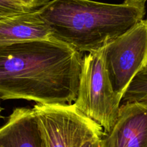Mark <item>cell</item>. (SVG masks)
Listing matches in <instances>:
<instances>
[{
  "mask_svg": "<svg viewBox=\"0 0 147 147\" xmlns=\"http://www.w3.org/2000/svg\"><path fill=\"white\" fill-rule=\"evenodd\" d=\"M83 58L55 39L0 46V98L70 105L77 97Z\"/></svg>",
  "mask_w": 147,
  "mask_h": 147,
  "instance_id": "1",
  "label": "cell"
},
{
  "mask_svg": "<svg viewBox=\"0 0 147 147\" xmlns=\"http://www.w3.org/2000/svg\"><path fill=\"white\" fill-rule=\"evenodd\" d=\"M146 0L109 4L91 0H49L38 9L53 39L80 53L97 51L143 20Z\"/></svg>",
  "mask_w": 147,
  "mask_h": 147,
  "instance_id": "2",
  "label": "cell"
},
{
  "mask_svg": "<svg viewBox=\"0 0 147 147\" xmlns=\"http://www.w3.org/2000/svg\"><path fill=\"white\" fill-rule=\"evenodd\" d=\"M103 49L83 56L78 92L73 105L84 115L110 132L116 122L121 99L113 91L104 64Z\"/></svg>",
  "mask_w": 147,
  "mask_h": 147,
  "instance_id": "3",
  "label": "cell"
},
{
  "mask_svg": "<svg viewBox=\"0 0 147 147\" xmlns=\"http://www.w3.org/2000/svg\"><path fill=\"white\" fill-rule=\"evenodd\" d=\"M32 110L45 147H81L87 140L105 134L73 104H35Z\"/></svg>",
  "mask_w": 147,
  "mask_h": 147,
  "instance_id": "4",
  "label": "cell"
},
{
  "mask_svg": "<svg viewBox=\"0 0 147 147\" xmlns=\"http://www.w3.org/2000/svg\"><path fill=\"white\" fill-rule=\"evenodd\" d=\"M103 58L113 91L121 99L132 79L147 65V19L109 42Z\"/></svg>",
  "mask_w": 147,
  "mask_h": 147,
  "instance_id": "5",
  "label": "cell"
},
{
  "mask_svg": "<svg viewBox=\"0 0 147 147\" xmlns=\"http://www.w3.org/2000/svg\"><path fill=\"white\" fill-rule=\"evenodd\" d=\"M101 147H147V103L120 105L113 128L101 138Z\"/></svg>",
  "mask_w": 147,
  "mask_h": 147,
  "instance_id": "6",
  "label": "cell"
},
{
  "mask_svg": "<svg viewBox=\"0 0 147 147\" xmlns=\"http://www.w3.org/2000/svg\"><path fill=\"white\" fill-rule=\"evenodd\" d=\"M0 147H45L32 109L15 108L0 127Z\"/></svg>",
  "mask_w": 147,
  "mask_h": 147,
  "instance_id": "7",
  "label": "cell"
},
{
  "mask_svg": "<svg viewBox=\"0 0 147 147\" xmlns=\"http://www.w3.org/2000/svg\"><path fill=\"white\" fill-rule=\"evenodd\" d=\"M47 39L53 38L38 10L0 19V46Z\"/></svg>",
  "mask_w": 147,
  "mask_h": 147,
  "instance_id": "8",
  "label": "cell"
},
{
  "mask_svg": "<svg viewBox=\"0 0 147 147\" xmlns=\"http://www.w3.org/2000/svg\"><path fill=\"white\" fill-rule=\"evenodd\" d=\"M121 102L147 103V65L132 79L123 93Z\"/></svg>",
  "mask_w": 147,
  "mask_h": 147,
  "instance_id": "9",
  "label": "cell"
},
{
  "mask_svg": "<svg viewBox=\"0 0 147 147\" xmlns=\"http://www.w3.org/2000/svg\"><path fill=\"white\" fill-rule=\"evenodd\" d=\"M47 1L30 4L21 0H0V19L14 14L36 11Z\"/></svg>",
  "mask_w": 147,
  "mask_h": 147,
  "instance_id": "10",
  "label": "cell"
},
{
  "mask_svg": "<svg viewBox=\"0 0 147 147\" xmlns=\"http://www.w3.org/2000/svg\"><path fill=\"white\" fill-rule=\"evenodd\" d=\"M103 136H95L83 143L81 147H101V138Z\"/></svg>",
  "mask_w": 147,
  "mask_h": 147,
  "instance_id": "11",
  "label": "cell"
},
{
  "mask_svg": "<svg viewBox=\"0 0 147 147\" xmlns=\"http://www.w3.org/2000/svg\"><path fill=\"white\" fill-rule=\"evenodd\" d=\"M21 1H23L27 3H30V4H35V3L45 2V1H47L48 0H21Z\"/></svg>",
  "mask_w": 147,
  "mask_h": 147,
  "instance_id": "12",
  "label": "cell"
},
{
  "mask_svg": "<svg viewBox=\"0 0 147 147\" xmlns=\"http://www.w3.org/2000/svg\"><path fill=\"white\" fill-rule=\"evenodd\" d=\"M1 110H2V108H1V105H0V118H1Z\"/></svg>",
  "mask_w": 147,
  "mask_h": 147,
  "instance_id": "13",
  "label": "cell"
},
{
  "mask_svg": "<svg viewBox=\"0 0 147 147\" xmlns=\"http://www.w3.org/2000/svg\"><path fill=\"white\" fill-rule=\"evenodd\" d=\"M124 1H136V0H124Z\"/></svg>",
  "mask_w": 147,
  "mask_h": 147,
  "instance_id": "14",
  "label": "cell"
}]
</instances>
